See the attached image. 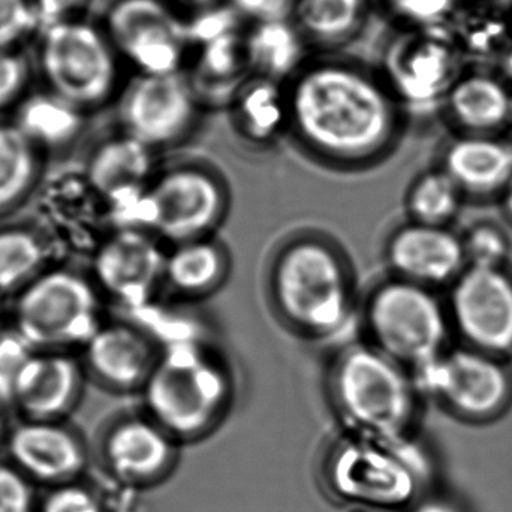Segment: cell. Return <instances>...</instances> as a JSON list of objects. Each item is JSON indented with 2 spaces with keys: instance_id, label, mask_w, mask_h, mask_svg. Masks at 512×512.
<instances>
[{
  "instance_id": "cell-1",
  "label": "cell",
  "mask_w": 512,
  "mask_h": 512,
  "mask_svg": "<svg viewBox=\"0 0 512 512\" xmlns=\"http://www.w3.org/2000/svg\"><path fill=\"white\" fill-rule=\"evenodd\" d=\"M291 131L333 164L361 165L388 152L403 107L378 68L339 53L313 54L286 84Z\"/></svg>"
},
{
  "instance_id": "cell-2",
  "label": "cell",
  "mask_w": 512,
  "mask_h": 512,
  "mask_svg": "<svg viewBox=\"0 0 512 512\" xmlns=\"http://www.w3.org/2000/svg\"><path fill=\"white\" fill-rule=\"evenodd\" d=\"M268 283L283 321L304 336L325 339L340 333L351 319V270L325 240L303 236L283 245L274 256Z\"/></svg>"
},
{
  "instance_id": "cell-3",
  "label": "cell",
  "mask_w": 512,
  "mask_h": 512,
  "mask_svg": "<svg viewBox=\"0 0 512 512\" xmlns=\"http://www.w3.org/2000/svg\"><path fill=\"white\" fill-rule=\"evenodd\" d=\"M221 354L200 337L165 343L144 384L149 417L170 435L192 436L209 429L230 405L234 381Z\"/></svg>"
},
{
  "instance_id": "cell-4",
  "label": "cell",
  "mask_w": 512,
  "mask_h": 512,
  "mask_svg": "<svg viewBox=\"0 0 512 512\" xmlns=\"http://www.w3.org/2000/svg\"><path fill=\"white\" fill-rule=\"evenodd\" d=\"M327 382L339 414L367 438H400L411 423L417 391L414 378L370 343L340 349L328 367Z\"/></svg>"
},
{
  "instance_id": "cell-5",
  "label": "cell",
  "mask_w": 512,
  "mask_h": 512,
  "mask_svg": "<svg viewBox=\"0 0 512 512\" xmlns=\"http://www.w3.org/2000/svg\"><path fill=\"white\" fill-rule=\"evenodd\" d=\"M104 322L98 286L71 268L48 267L12 306V328L36 351L83 349Z\"/></svg>"
},
{
  "instance_id": "cell-6",
  "label": "cell",
  "mask_w": 512,
  "mask_h": 512,
  "mask_svg": "<svg viewBox=\"0 0 512 512\" xmlns=\"http://www.w3.org/2000/svg\"><path fill=\"white\" fill-rule=\"evenodd\" d=\"M122 63L105 30L83 18L42 27L39 66L48 90L86 113L120 95Z\"/></svg>"
},
{
  "instance_id": "cell-7",
  "label": "cell",
  "mask_w": 512,
  "mask_h": 512,
  "mask_svg": "<svg viewBox=\"0 0 512 512\" xmlns=\"http://www.w3.org/2000/svg\"><path fill=\"white\" fill-rule=\"evenodd\" d=\"M363 324L367 343L412 370L439 357L447 337L444 310L432 291L397 277L372 289Z\"/></svg>"
},
{
  "instance_id": "cell-8",
  "label": "cell",
  "mask_w": 512,
  "mask_h": 512,
  "mask_svg": "<svg viewBox=\"0 0 512 512\" xmlns=\"http://www.w3.org/2000/svg\"><path fill=\"white\" fill-rule=\"evenodd\" d=\"M102 29L135 74H179L188 66L185 20L167 0H113Z\"/></svg>"
},
{
  "instance_id": "cell-9",
  "label": "cell",
  "mask_w": 512,
  "mask_h": 512,
  "mask_svg": "<svg viewBox=\"0 0 512 512\" xmlns=\"http://www.w3.org/2000/svg\"><path fill=\"white\" fill-rule=\"evenodd\" d=\"M457 53L445 26L403 27L385 42L378 71L403 110L429 107L457 80Z\"/></svg>"
},
{
  "instance_id": "cell-10",
  "label": "cell",
  "mask_w": 512,
  "mask_h": 512,
  "mask_svg": "<svg viewBox=\"0 0 512 512\" xmlns=\"http://www.w3.org/2000/svg\"><path fill=\"white\" fill-rule=\"evenodd\" d=\"M203 110L186 72L134 74L119 95L123 132L155 152L186 140Z\"/></svg>"
},
{
  "instance_id": "cell-11",
  "label": "cell",
  "mask_w": 512,
  "mask_h": 512,
  "mask_svg": "<svg viewBox=\"0 0 512 512\" xmlns=\"http://www.w3.org/2000/svg\"><path fill=\"white\" fill-rule=\"evenodd\" d=\"M150 197L155 209L153 234L170 245L212 236L228 209L224 183L195 165H179L156 174Z\"/></svg>"
},
{
  "instance_id": "cell-12",
  "label": "cell",
  "mask_w": 512,
  "mask_h": 512,
  "mask_svg": "<svg viewBox=\"0 0 512 512\" xmlns=\"http://www.w3.org/2000/svg\"><path fill=\"white\" fill-rule=\"evenodd\" d=\"M167 249L146 231H110L92 255V279L102 295L128 312L152 306L165 285Z\"/></svg>"
},
{
  "instance_id": "cell-13",
  "label": "cell",
  "mask_w": 512,
  "mask_h": 512,
  "mask_svg": "<svg viewBox=\"0 0 512 512\" xmlns=\"http://www.w3.org/2000/svg\"><path fill=\"white\" fill-rule=\"evenodd\" d=\"M6 460L38 489L83 480L90 451L83 436L66 421L23 420L9 429Z\"/></svg>"
},
{
  "instance_id": "cell-14",
  "label": "cell",
  "mask_w": 512,
  "mask_h": 512,
  "mask_svg": "<svg viewBox=\"0 0 512 512\" xmlns=\"http://www.w3.org/2000/svg\"><path fill=\"white\" fill-rule=\"evenodd\" d=\"M415 387L442 397L466 417L486 418L507 402L510 381L505 370L480 352L439 355L414 370Z\"/></svg>"
},
{
  "instance_id": "cell-15",
  "label": "cell",
  "mask_w": 512,
  "mask_h": 512,
  "mask_svg": "<svg viewBox=\"0 0 512 512\" xmlns=\"http://www.w3.org/2000/svg\"><path fill=\"white\" fill-rule=\"evenodd\" d=\"M460 333L480 349H512V282L501 268L471 267L460 274L451 295Z\"/></svg>"
},
{
  "instance_id": "cell-16",
  "label": "cell",
  "mask_w": 512,
  "mask_h": 512,
  "mask_svg": "<svg viewBox=\"0 0 512 512\" xmlns=\"http://www.w3.org/2000/svg\"><path fill=\"white\" fill-rule=\"evenodd\" d=\"M87 373L108 390L141 391L161 348L149 331L129 321L104 322L83 348Z\"/></svg>"
},
{
  "instance_id": "cell-17",
  "label": "cell",
  "mask_w": 512,
  "mask_h": 512,
  "mask_svg": "<svg viewBox=\"0 0 512 512\" xmlns=\"http://www.w3.org/2000/svg\"><path fill=\"white\" fill-rule=\"evenodd\" d=\"M86 373L68 351H36L18 379L12 408L23 420L66 421L83 397Z\"/></svg>"
},
{
  "instance_id": "cell-18",
  "label": "cell",
  "mask_w": 512,
  "mask_h": 512,
  "mask_svg": "<svg viewBox=\"0 0 512 512\" xmlns=\"http://www.w3.org/2000/svg\"><path fill=\"white\" fill-rule=\"evenodd\" d=\"M333 480L352 501L382 507H399L415 492L414 474L408 466L369 442L348 445L337 454Z\"/></svg>"
},
{
  "instance_id": "cell-19",
  "label": "cell",
  "mask_w": 512,
  "mask_h": 512,
  "mask_svg": "<svg viewBox=\"0 0 512 512\" xmlns=\"http://www.w3.org/2000/svg\"><path fill=\"white\" fill-rule=\"evenodd\" d=\"M465 256V246L453 233L418 222L397 228L385 246L394 277L426 288L459 276Z\"/></svg>"
},
{
  "instance_id": "cell-20",
  "label": "cell",
  "mask_w": 512,
  "mask_h": 512,
  "mask_svg": "<svg viewBox=\"0 0 512 512\" xmlns=\"http://www.w3.org/2000/svg\"><path fill=\"white\" fill-rule=\"evenodd\" d=\"M171 456L170 433L147 417L117 421L102 439V457L111 474L122 480L155 477Z\"/></svg>"
},
{
  "instance_id": "cell-21",
  "label": "cell",
  "mask_w": 512,
  "mask_h": 512,
  "mask_svg": "<svg viewBox=\"0 0 512 512\" xmlns=\"http://www.w3.org/2000/svg\"><path fill=\"white\" fill-rule=\"evenodd\" d=\"M243 29L191 48L185 72L201 107H230L242 84L251 77Z\"/></svg>"
},
{
  "instance_id": "cell-22",
  "label": "cell",
  "mask_w": 512,
  "mask_h": 512,
  "mask_svg": "<svg viewBox=\"0 0 512 512\" xmlns=\"http://www.w3.org/2000/svg\"><path fill=\"white\" fill-rule=\"evenodd\" d=\"M155 156V150L122 131L93 150L84 174L108 203L149 188L156 177Z\"/></svg>"
},
{
  "instance_id": "cell-23",
  "label": "cell",
  "mask_w": 512,
  "mask_h": 512,
  "mask_svg": "<svg viewBox=\"0 0 512 512\" xmlns=\"http://www.w3.org/2000/svg\"><path fill=\"white\" fill-rule=\"evenodd\" d=\"M373 0H291L288 18L313 54L339 53L369 23Z\"/></svg>"
},
{
  "instance_id": "cell-24",
  "label": "cell",
  "mask_w": 512,
  "mask_h": 512,
  "mask_svg": "<svg viewBox=\"0 0 512 512\" xmlns=\"http://www.w3.org/2000/svg\"><path fill=\"white\" fill-rule=\"evenodd\" d=\"M249 72L288 84L313 56L288 15L249 21L243 29Z\"/></svg>"
},
{
  "instance_id": "cell-25",
  "label": "cell",
  "mask_w": 512,
  "mask_h": 512,
  "mask_svg": "<svg viewBox=\"0 0 512 512\" xmlns=\"http://www.w3.org/2000/svg\"><path fill=\"white\" fill-rule=\"evenodd\" d=\"M228 108L237 132L249 143L265 146L291 131L288 87L279 81L251 75Z\"/></svg>"
},
{
  "instance_id": "cell-26",
  "label": "cell",
  "mask_w": 512,
  "mask_h": 512,
  "mask_svg": "<svg viewBox=\"0 0 512 512\" xmlns=\"http://www.w3.org/2000/svg\"><path fill=\"white\" fill-rule=\"evenodd\" d=\"M230 259L221 243L212 237L177 243L167 249L165 285L183 297L212 294L225 282Z\"/></svg>"
},
{
  "instance_id": "cell-27",
  "label": "cell",
  "mask_w": 512,
  "mask_h": 512,
  "mask_svg": "<svg viewBox=\"0 0 512 512\" xmlns=\"http://www.w3.org/2000/svg\"><path fill=\"white\" fill-rule=\"evenodd\" d=\"M444 171L460 189L496 191L512 180V147L493 138H463L447 150Z\"/></svg>"
},
{
  "instance_id": "cell-28",
  "label": "cell",
  "mask_w": 512,
  "mask_h": 512,
  "mask_svg": "<svg viewBox=\"0 0 512 512\" xmlns=\"http://www.w3.org/2000/svg\"><path fill=\"white\" fill-rule=\"evenodd\" d=\"M84 117L86 111L47 90L21 99L14 123L44 153L71 146L83 131Z\"/></svg>"
},
{
  "instance_id": "cell-29",
  "label": "cell",
  "mask_w": 512,
  "mask_h": 512,
  "mask_svg": "<svg viewBox=\"0 0 512 512\" xmlns=\"http://www.w3.org/2000/svg\"><path fill=\"white\" fill-rule=\"evenodd\" d=\"M511 95L504 83L487 74L459 77L447 95L448 110L459 125L471 131L501 128L511 120Z\"/></svg>"
},
{
  "instance_id": "cell-30",
  "label": "cell",
  "mask_w": 512,
  "mask_h": 512,
  "mask_svg": "<svg viewBox=\"0 0 512 512\" xmlns=\"http://www.w3.org/2000/svg\"><path fill=\"white\" fill-rule=\"evenodd\" d=\"M42 152L15 123H0V216L8 215L41 182Z\"/></svg>"
},
{
  "instance_id": "cell-31",
  "label": "cell",
  "mask_w": 512,
  "mask_h": 512,
  "mask_svg": "<svg viewBox=\"0 0 512 512\" xmlns=\"http://www.w3.org/2000/svg\"><path fill=\"white\" fill-rule=\"evenodd\" d=\"M51 246L39 231L0 228V297L17 295L50 267Z\"/></svg>"
},
{
  "instance_id": "cell-32",
  "label": "cell",
  "mask_w": 512,
  "mask_h": 512,
  "mask_svg": "<svg viewBox=\"0 0 512 512\" xmlns=\"http://www.w3.org/2000/svg\"><path fill=\"white\" fill-rule=\"evenodd\" d=\"M460 188L445 171L424 174L408 194L412 222L442 227L459 209Z\"/></svg>"
},
{
  "instance_id": "cell-33",
  "label": "cell",
  "mask_w": 512,
  "mask_h": 512,
  "mask_svg": "<svg viewBox=\"0 0 512 512\" xmlns=\"http://www.w3.org/2000/svg\"><path fill=\"white\" fill-rule=\"evenodd\" d=\"M453 30H448L457 50H466L471 54H504L510 47L507 26L501 18L495 15L475 14L465 15V18L454 14ZM450 20V21H451Z\"/></svg>"
},
{
  "instance_id": "cell-34",
  "label": "cell",
  "mask_w": 512,
  "mask_h": 512,
  "mask_svg": "<svg viewBox=\"0 0 512 512\" xmlns=\"http://www.w3.org/2000/svg\"><path fill=\"white\" fill-rule=\"evenodd\" d=\"M385 14L403 27L445 26L456 14L457 0H378Z\"/></svg>"
},
{
  "instance_id": "cell-35",
  "label": "cell",
  "mask_w": 512,
  "mask_h": 512,
  "mask_svg": "<svg viewBox=\"0 0 512 512\" xmlns=\"http://www.w3.org/2000/svg\"><path fill=\"white\" fill-rule=\"evenodd\" d=\"M36 349L14 328L0 331V406L12 408L15 388Z\"/></svg>"
},
{
  "instance_id": "cell-36",
  "label": "cell",
  "mask_w": 512,
  "mask_h": 512,
  "mask_svg": "<svg viewBox=\"0 0 512 512\" xmlns=\"http://www.w3.org/2000/svg\"><path fill=\"white\" fill-rule=\"evenodd\" d=\"M245 26L242 15L228 2L185 20L186 38L191 48L215 41Z\"/></svg>"
},
{
  "instance_id": "cell-37",
  "label": "cell",
  "mask_w": 512,
  "mask_h": 512,
  "mask_svg": "<svg viewBox=\"0 0 512 512\" xmlns=\"http://www.w3.org/2000/svg\"><path fill=\"white\" fill-rule=\"evenodd\" d=\"M38 27L32 0H0V51L14 50Z\"/></svg>"
},
{
  "instance_id": "cell-38",
  "label": "cell",
  "mask_w": 512,
  "mask_h": 512,
  "mask_svg": "<svg viewBox=\"0 0 512 512\" xmlns=\"http://www.w3.org/2000/svg\"><path fill=\"white\" fill-rule=\"evenodd\" d=\"M38 487L8 460H0V512H38Z\"/></svg>"
},
{
  "instance_id": "cell-39",
  "label": "cell",
  "mask_w": 512,
  "mask_h": 512,
  "mask_svg": "<svg viewBox=\"0 0 512 512\" xmlns=\"http://www.w3.org/2000/svg\"><path fill=\"white\" fill-rule=\"evenodd\" d=\"M38 512H104L101 499L84 483L62 484L44 490L39 496Z\"/></svg>"
},
{
  "instance_id": "cell-40",
  "label": "cell",
  "mask_w": 512,
  "mask_h": 512,
  "mask_svg": "<svg viewBox=\"0 0 512 512\" xmlns=\"http://www.w3.org/2000/svg\"><path fill=\"white\" fill-rule=\"evenodd\" d=\"M29 83V65L15 50L0 51V110L18 104Z\"/></svg>"
},
{
  "instance_id": "cell-41",
  "label": "cell",
  "mask_w": 512,
  "mask_h": 512,
  "mask_svg": "<svg viewBox=\"0 0 512 512\" xmlns=\"http://www.w3.org/2000/svg\"><path fill=\"white\" fill-rule=\"evenodd\" d=\"M465 251L471 258L472 267L499 268L507 254V242L493 228H478L469 236Z\"/></svg>"
},
{
  "instance_id": "cell-42",
  "label": "cell",
  "mask_w": 512,
  "mask_h": 512,
  "mask_svg": "<svg viewBox=\"0 0 512 512\" xmlns=\"http://www.w3.org/2000/svg\"><path fill=\"white\" fill-rule=\"evenodd\" d=\"M42 27L77 17L89 0H32Z\"/></svg>"
},
{
  "instance_id": "cell-43",
  "label": "cell",
  "mask_w": 512,
  "mask_h": 512,
  "mask_svg": "<svg viewBox=\"0 0 512 512\" xmlns=\"http://www.w3.org/2000/svg\"><path fill=\"white\" fill-rule=\"evenodd\" d=\"M167 2L183 20H188L200 12L227 3V0H167Z\"/></svg>"
},
{
  "instance_id": "cell-44",
  "label": "cell",
  "mask_w": 512,
  "mask_h": 512,
  "mask_svg": "<svg viewBox=\"0 0 512 512\" xmlns=\"http://www.w3.org/2000/svg\"><path fill=\"white\" fill-rule=\"evenodd\" d=\"M415 512H460L454 505L444 501H430L420 505Z\"/></svg>"
},
{
  "instance_id": "cell-45",
  "label": "cell",
  "mask_w": 512,
  "mask_h": 512,
  "mask_svg": "<svg viewBox=\"0 0 512 512\" xmlns=\"http://www.w3.org/2000/svg\"><path fill=\"white\" fill-rule=\"evenodd\" d=\"M3 411H5V408L0 406V453L2 451L5 453L6 439H8L9 429H11L6 423L5 412Z\"/></svg>"
},
{
  "instance_id": "cell-46",
  "label": "cell",
  "mask_w": 512,
  "mask_h": 512,
  "mask_svg": "<svg viewBox=\"0 0 512 512\" xmlns=\"http://www.w3.org/2000/svg\"><path fill=\"white\" fill-rule=\"evenodd\" d=\"M502 69H504L507 78L512 81V42L508 50L502 54Z\"/></svg>"
},
{
  "instance_id": "cell-47",
  "label": "cell",
  "mask_w": 512,
  "mask_h": 512,
  "mask_svg": "<svg viewBox=\"0 0 512 512\" xmlns=\"http://www.w3.org/2000/svg\"><path fill=\"white\" fill-rule=\"evenodd\" d=\"M505 207L507 212L512 216V180L507 186V195H505Z\"/></svg>"
},
{
  "instance_id": "cell-48",
  "label": "cell",
  "mask_w": 512,
  "mask_h": 512,
  "mask_svg": "<svg viewBox=\"0 0 512 512\" xmlns=\"http://www.w3.org/2000/svg\"><path fill=\"white\" fill-rule=\"evenodd\" d=\"M493 5H512V0H490Z\"/></svg>"
},
{
  "instance_id": "cell-49",
  "label": "cell",
  "mask_w": 512,
  "mask_h": 512,
  "mask_svg": "<svg viewBox=\"0 0 512 512\" xmlns=\"http://www.w3.org/2000/svg\"><path fill=\"white\" fill-rule=\"evenodd\" d=\"M511 120H512V95H511Z\"/></svg>"
}]
</instances>
